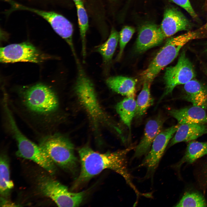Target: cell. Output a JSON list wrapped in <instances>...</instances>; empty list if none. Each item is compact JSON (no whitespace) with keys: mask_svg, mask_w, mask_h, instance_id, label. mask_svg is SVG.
I'll use <instances>...</instances> for the list:
<instances>
[{"mask_svg":"<svg viewBox=\"0 0 207 207\" xmlns=\"http://www.w3.org/2000/svg\"><path fill=\"white\" fill-rule=\"evenodd\" d=\"M207 134V124H179L174 136L170 141L168 147L181 142L193 141Z\"/></svg>","mask_w":207,"mask_h":207,"instance_id":"cell-16","label":"cell"},{"mask_svg":"<svg viewBox=\"0 0 207 207\" xmlns=\"http://www.w3.org/2000/svg\"><path fill=\"white\" fill-rule=\"evenodd\" d=\"M78 74L75 87L76 92L81 103L92 117L99 118L102 113L97 100L94 85L81 66L76 62Z\"/></svg>","mask_w":207,"mask_h":207,"instance_id":"cell-9","label":"cell"},{"mask_svg":"<svg viewBox=\"0 0 207 207\" xmlns=\"http://www.w3.org/2000/svg\"><path fill=\"white\" fill-rule=\"evenodd\" d=\"M151 83L144 81L142 88L138 95L136 101L135 118L140 119L145 114L148 108L153 104L154 99L150 93Z\"/></svg>","mask_w":207,"mask_h":207,"instance_id":"cell-21","label":"cell"},{"mask_svg":"<svg viewBox=\"0 0 207 207\" xmlns=\"http://www.w3.org/2000/svg\"><path fill=\"white\" fill-rule=\"evenodd\" d=\"M136 109V101L134 97H126L117 103V113L121 120L131 131V124L135 117Z\"/></svg>","mask_w":207,"mask_h":207,"instance_id":"cell-19","label":"cell"},{"mask_svg":"<svg viewBox=\"0 0 207 207\" xmlns=\"http://www.w3.org/2000/svg\"><path fill=\"white\" fill-rule=\"evenodd\" d=\"M170 115L175 118L178 124H207V114L205 109L194 106L179 109L169 110Z\"/></svg>","mask_w":207,"mask_h":207,"instance_id":"cell-15","label":"cell"},{"mask_svg":"<svg viewBox=\"0 0 207 207\" xmlns=\"http://www.w3.org/2000/svg\"><path fill=\"white\" fill-rule=\"evenodd\" d=\"M204 52L207 55V45L206 47L205 50H204Z\"/></svg>","mask_w":207,"mask_h":207,"instance_id":"cell-28","label":"cell"},{"mask_svg":"<svg viewBox=\"0 0 207 207\" xmlns=\"http://www.w3.org/2000/svg\"><path fill=\"white\" fill-rule=\"evenodd\" d=\"M172 2L185 9L193 18L197 15L192 7L189 0H171Z\"/></svg>","mask_w":207,"mask_h":207,"instance_id":"cell-27","label":"cell"},{"mask_svg":"<svg viewBox=\"0 0 207 207\" xmlns=\"http://www.w3.org/2000/svg\"><path fill=\"white\" fill-rule=\"evenodd\" d=\"M135 147L131 146L114 152L101 153L85 146L79 149L78 152L81 169L75 181L72 189L77 188L106 169L113 170L120 175L137 195L141 194L133 182L128 167L127 156Z\"/></svg>","mask_w":207,"mask_h":207,"instance_id":"cell-1","label":"cell"},{"mask_svg":"<svg viewBox=\"0 0 207 207\" xmlns=\"http://www.w3.org/2000/svg\"><path fill=\"white\" fill-rule=\"evenodd\" d=\"M74 2V3L83 1V0H73Z\"/></svg>","mask_w":207,"mask_h":207,"instance_id":"cell-29","label":"cell"},{"mask_svg":"<svg viewBox=\"0 0 207 207\" xmlns=\"http://www.w3.org/2000/svg\"><path fill=\"white\" fill-rule=\"evenodd\" d=\"M14 184L10 177L9 162L7 157L1 154L0 160V193L2 198H6L9 195Z\"/></svg>","mask_w":207,"mask_h":207,"instance_id":"cell-22","label":"cell"},{"mask_svg":"<svg viewBox=\"0 0 207 207\" xmlns=\"http://www.w3.org/2000/svg\"><path fill=\"white\" fill-rule=\"evenodd\" d=\"M46 58L45 55L28 42L11 44L0 48V60L3 63L18 62L38 63Z\"/></svg>","mask_w":207,"mask_h":207,"instance_id":"cell-10","label":"cell"},{"mask_svg":"<svg viewBox=\"0 0 207 207\" xmlns=\"http://www.w3.org/2000/svg\"><path fill=\"white\" fill-rule=\"evenodd\" d=\"M38 187L42 194L51 198L59 207L78 206L86 193V191L71 192L66 186L47 176L39 178Z\"/></svg>","mask_w":207,"mask_h":207,"instance_id":"cell-5","label":"cell"},{"mask_svg":"<svg viewBox=\"0 0 207 207\" xmlns=\"http://www.w3.org/2000/svg\"><path fill=\"white\" fill-rule=\"evenodd\" d=\"M184 98L192 105L207 108V89L202 83L192 79L184 85Z\"/></svg>","mask_w":207,"mask_h":207,"instance_id":"cell-17","label":"cell"},{"mask_svg":"<svg viewBox=\"0 0 207 207\" xmlns=\"http://www.w3.org/2000/svg\"><path fill=\"white\" fill-rule=\"evenodd\" d=\"M198 31H189L168 39L151 61L148 67L141 73L144 81L150 83L163 68L177 56L181 49L193 39L201 37Z\"/></svg>","mask_w":207,"mask_h":207,"instance_id":"cell-2","label":"cell"},{"mask_svg":"<svg viewBox=\"0 0 207 207\" xmlns=\"http://www.w3.org/2000/svg\"><path fill=\"white\" fill-rule=\"evenodd\" d=\"M195 76L193 66L183 51L180 54L177 64L166 69L163 77L164 91L158 103L171 93L176 86L185 84Z\"/></svg>","mask_w":207,"mask_h":207,"instance_id":"cell-6","label":"cell"},{"mask_svg":"<svg viewBox=\"0 0 207 207\" xmlns=\"http://www.w3.org/2000/svg\"><path fill=\"white\" fill-rule=\"evenodd\" d=\"M17 143L18 149L16 154L18 156L34 162L51 175L55 173V164L39 145H36L26 137Z\"/></svg>","mask_w":207,"mask_h":207,"instance_id":"cell-11","label":"cell"},{"mask_svg":"<svg viewBox=\"0 0 207 207\" xmlns=\"http://www.w3.org/2000/svg\"><path fill=\"white\" fill-rule=\"evenodd\" d=\"M207 204L204 197L196 192H187L175 207H206Z\"/></svg>","mask_w":207,"mask_h":207,"instance_id":"cell-25","label":"cell"},{"mask_svg":"<svg viewBox=\"0 0 207 207\" xmlns=\"http://www.w3.org/2000/svg\"><path fill=\"white\" fill-rule=\"evenodd\" d=\"M205 28L207 30V23L205 25Z\"/></svg>","mask_w":207,"mask_h":207,"instance_id":"cell-30","label":"cell"},{"mask_svg":"<svg viewBox=\"0 0 207 207\" xmlns=\"http://www.w3.org/2000/svg\"><path fill=\"white\" fill-rule=\"evenodd\" d=\"M11 5V11L24 10L34 13L47 21L53 30L64 39L69 46L73 43L72 35L73 26L71 23L63 16L52 11L43 10L23 5L13 0H6Z\"/></svg>","mask_w":207,"mask_h":207,"instance_id":"cell-8","label":"cell"},{"mask_svg":"<svg viewBox=\"0 0 207 207\" xmlns=\"http://www.w3.org/2000/svg\"><path fill=\"white\" fill-rule=\"evenodd\" d=\"M179 126V124L173 125L162 131L154 139L150 151L138 166L146 168L145 178H153L166 148Z\"/></svg>","mask_w":207,"mask_h":207,"instance_id":"cell-7","label":"cell"},{"mask_svg":"<svg viewBox=\"0 0 207 207\" xmlns=\"http://www.w3.org/2000/svg\"><path fill=\"white\" fill-rule=\"evenodd\" d=\"M137 81L133 78L118 76L108 78L106 83L114 92L127 97H135Z\"/></svg>","mask_w":207,"mask_h":207,"instance_id":"cell-18","label":"cell"},{"mask_svg":"<svg viewBox=\"0 0 207 207\" xmlns=\"http://www.w3.org/2000/svg\"><path fill=\"white\" fill-rule=\"evenodd\" d=\"M165 39L160 26L147 24L140 28L135 45L137 53H141L160 44Z\"/></svg>","mask_w":207,"mask_h":207,"instance_id":"cell-13","label":"cell"},{"mask_svg":"<svg viewBox=\"0 0 207 207\" xmlns=\"http://www.w3.org/2000/svg\"><path fill=\"white\" fill-rule=\"evenodd\" d=\"M39 145L54 164L72 174L76 172L78 160L74 146L66 137L58 134L47 136L40 141Z\"/></svg>","mask_w":207,"mask_h":207,"instance_id":"cell-4","label":"cell"},{"mask_svg":"<svg viewBox=\"0 0 207 207\" xmlns=\"http://www.w3.org/2000/svg\"><path fill=\"white\" fill-rule=\"evenodd\" d=\"M75 3L77 11L80 34L82 41V54L83 58L84 59L86 55V34L89 27L88 17L83 1Z\"/></svg>","mask_w":207,"mask_h":207,"instance_id":"cell-24","label":"cell"},{"mask_svg":"<svg viewBox=\"0 0 207 207\" xmlns=\"http://www.w3.org/2000/svg\"><path fill=\"white\" fill-rule=\"evenodd\" d=\"M207 154V142L191 141L187 145L184 156L176 166L179 167L185 163H192L198 159Z\"/></svg>","mask_w":207,"mask_h":207,"instance_id":"cell-20","label":"cell"},{"mask_svg":"<svg viewBox=\"0 0 207 207\" xmlns=\"http://www.w3.org/2000/svg\"><path fill=\"white\" fill-rule=\"evenodd\" d=\"M119 39V33L112 28L107 40L97 48L96 51L101 55L104 64H108L111 61Z\"/></svg>","mask_w":207,"mask_h":207,"instance_id":"cell-23","label":"cell"},{"mask_svg":"<svg viewBox=\"0 0 207 207\" xmlns=\"http://www.w3.org/2000/svg\"><path fill=\"white\" fill-rule=\"evenodd\" d=\"M20 95L25 107L30 112L42 116L53 114L58 108L57 96L50 87L39 83L24 87Z\"/></svg>","mask_w":207,"mask_h":207,"instance_id":"cell-3","label":"cell"},{"mask_svg":"<svg viewBox=\"0 0 207 207\" xmlns=\"http://www.w3.org/2000/svg\"><path fill=\"white\" fill-rule=\"evenodd\" d=\"M135 32L134 28L130 26H125L119 33V51L117 55V60L121 58L124 49L131 39Z\"/></svg>","mask_w":207,"mask_h":207,"instance_id":"cell-26","label":"cell"},{"mask_svg":"<svg viewBox=\"0 0 207 207\" xmlns=\"http://www.w3.org/2000/svg\"><path fill=\"white\" fill-rule=\"evenodd\" d=\"M191 26V23L180 11L170 7L165 10L160 27L166 38L180 31H188Z\"/></svg>","mask_w":207,"mask_h":207,"instance_id":"cell-12","label":"cell"},{"mask_svg":"<svg viewBox=\"0 0 207 207\" xmlns=\"http://www.w3.org/2000/svg\"><path fill=\"white\" fill-rule=\"evenodd\" d=\"M164 122L163 118L159 115L147 122L143 137L135 147L133 159L145 156L148 152L154 139L162 131Z\"/></svg>","mask_w":207,"mask_h":207,"instance_id":"cell-14","label":"cell"}]
</instances>
